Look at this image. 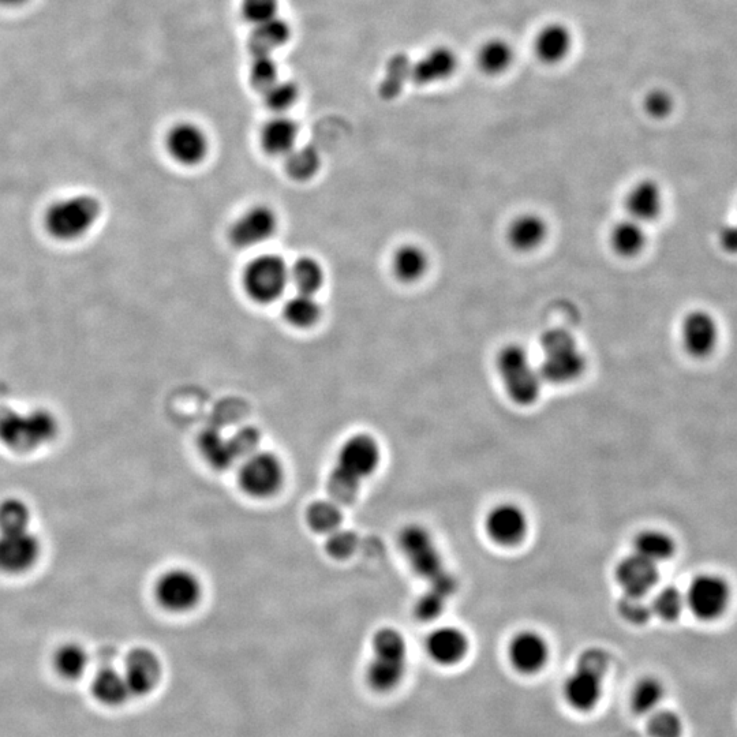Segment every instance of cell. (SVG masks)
<instances>
[{
    "mask_svg": "<svg viewBox=\"0 0 737 737\" xmlns=\"http://www.w3.org/2000/svg\"><path fill=\"white\" fill-rule=\"evenodd\" d=\"M379 443L369 435H355L344 441L329 477V492L338 504H350L362 481L380 465Z\"/></svg>",
    "mask_w": 737,
    "mask_h": 737,
    "instance_id": "6da1fadb",
    "label": "cell"
},
{
    "mask_svg": "<svg viewBox=\"0 0 737 737\" xmlns=\"http://www.w3.org/2000/svg\"><path fill=\"white\" fill-rule=\"evenodd\" d=\"M103 205L88 193L73 194L52 202L44 213V230L58 242H77L99 223Z\"/></svg>",
    "mask_w": 737,
    "mask_h": 737,
    "instance_id": "7a4b0ae2",
    "label": "cell"
},
{
    "mask_svg": "<svg viewBox=\"0 0 737 737\" xmlns=\"http://www.w3.org/2000/svg\"><path fill=\"white\" fill-rule=\"evenodd\" d=\"M541 359L538 369L544 383L568 385L581 379L587 359L581 344L570 331L551 328L540 339Z\"/></svg>",
    "mask_w": 737,
    "mask_h": 737,
    "instance_id": "3957f363",
    "label": "cell"
},
{
    "mask_svg": "<svg viewBox=\"0 0 737 737\" xmlns=\"http://www.w3.org/2000/svg\"><path fill=\"white\" fill-rule=\"evenodd\" d=\"M399 545L415 574L429 583V587L451 597L458 583L445 567L443 556L432 534L424 526L409 525L399 534Z\"/></svg>",
    "mask_w": 737,
    "mask_h": 737,
    "instance_id": "277c9868",
    "label": "cell"
},
{
    "mask_svg": "<svg viewBox=\"0 0 737 737\" xmlns=\"http://www.w3.org/2000/svg\"><path fill=\"white\" fill-rule=\"evenodd\" d=\"M496 370L505 394L518 406H533L540 399L542 376L536 361L519 343H508L496 355Z\"/></svg>",
    "mask_w": 737,
    "mask_h": 737,
    "instance_id": "5b68a950",
    "label": "cell"
},
{
    "mask_svg": "<svg viewBox=\"0 0 737 737\" xmlns=\"http://www.w3.org/2000/svg\"><path fill=\"white\" fill-rule=\"evenodd\" d=\"M407 668V645L403 635L391 627L381 628L373 637V660L366 669V682L380 694L394 691L402 683Z\"/></svg>",
    "mask_w": 737,
    "mask_h": 737,
    "instance_id": "8992f818",
    "label": "cell"
},
{
    "mask_svg": "<svg viewBox=\"0 0 737 737\" xmlns=\"http://www.w3.org/2000/svg\"><path fill=\"white\" fill-rule=\"evenodd\" d=\"M58 421L47 410L9 413L0 418V441L16 452H31L58 435Z\"/></svg>",
    "mask_w": 737,
    "mask_h": 737,
    "instance_id": "52a82bcc",
    "label": "cell"
},
{
    "mask_svg": "<svg viewBox=\"0 0 737 737\" xmlns=\"http://www.w3.org/2000/svg\"><path fill=\"white\" fill-rule=\"evenodd\" d=\"M290 283V268L278 254H261L243 272V287L258 303H272L282 297Z\"/></svg>",
    "mask_w": 737,
    "mask_h": 737,
    "instance_id": "ba28073f",
    "label": "cell"
},
{
    "mask_svg": "<svg viewBox=\"0 0 737 737\" xmlns=\"http://www.w3.org/2000/svg\"><path fill=\"white\" fill-rule=\"evenodd\" d=\"M238 481L246 495L254 499H269L284 484L282 460L271 452H253L243 459Z\"/></svg>",
    "mask_w": 737,
    "mask_h": 737,
    "instance_id": "9c48e42d",
    "label": "cell"
},
{
    "mask_svg": "<svg viewBox=\"0 0 737 737\" xmlns=\"http://www.w3.org/2000/svg\"><path fill=\"white\" fill-rule=\"evenodd\" d=\"M686 606L702 621H714L724 616L731 604V587L721 576L702 574L688 587Z\"/></svg>",
    "mask_w": 737,
    "mask_h": 737,
    "instance_id": "30bf717a",
    "label": "cell"
},
{
    "mask_svg": "<svg viewBox=\"0 0 737 737\" xmlns=\"http://www.w3.org/2000/svg\"><path fill=\"white\" fill-rule=\"evenodd\" d=\"M155 597L159 605L168 612H189L200 604L202 585L192 571L174 568L157 579Z\"/></svg>",
    "mask_w": 737,
    "mask_h": 737,
    "instance_id": "8fae6325",
    "label": "cell"
},
{
    "mask_svg": "<svg viewBox=\"0 0 737 737\" xmlns=\"http://www.w3.org/2000/svg\"><path fill=\"white\" fill-rule=\"evenodd\" d=\"M39 538L29 530L0 533V572L20 575L32 570L39 560Z\"/></svg>",
    "mask_w": 737,
    "mask_h": 737,
    "instance_id": "7c38bea8",
    "label": "cell"
},
{
    "mask_svg": "<svg viewBox=\"0 0 737 737\" xmlns=\"http://www.w3.org/2000/svg\"><path fill=\"white\" fill-rule=\"evenodd\" d=\"M278 223V216L272 208L256 205L233 224L230 230L231 242L241 249L254 248L275 235Z\"/></svg>",
    "mask_w": 737,
    "mask_h": 737,
    "instance_id": "4fadbf2b",
    "label": "cell"
},
{
    "mask_svg": "<svg viewBox=\"0 0 737 737\" xmlns=\"http://www.w3.org/2000/svg\"><path fill=\"white\" fill-rule=\"evenodd\" d=\"M485 530L490 540L501 546H516L525 540L529 530L526 512L519 505L501 503L485 518Z\"/></svg>",
    "mask_w": 737,
    "mask_h": 737,
    "instance_id": "5bb4252c",
    "label": "cell"
},
{
    "mask_svg": "<svg viewBox=\"0 0 737 737\" xmlns=\"http://www.w3.org/2000/svg\"><path fill=\"white\" fill-rule=\"evenodd\" d=\"M680 336L684 350L691 357L706 358L716 350L720 329L713 314L706 310H692L682 321Z\"/></svg>",
    "mask_w": 737,
    "mask_h": 737,
    "instance_id": "9a60e30c",
    "label": "cell"
},
{
    "mask_svg": "<svg viewBox=\"0 0 737 737\" xmlns=\"http://www.w3.org/2000/svg\"><path fill=\"white\" fill-rule=\"evenodd\" d=\"M166 145L172 159L186 167L204 162L209 151L207 134L192 122L172 126L167 134Z\"/></svg>",
    "mask_w": 737,
    "mask_h": 737,
    "instance_id": "2e32d148",
    "label": "cell"
},
{
    "mask_svg": "<svg viewBox=\"0 0 737 737\" xmlns=\"http://www.w3.org/2000/svg\"><path fill=\"white\" fill-rule=\"evenodd\" d=\"M122 673L132 697H145L155 690L162 679V664L152 650L137 647L127 654L125 671Z\"/></svg>",
    "mask_w": 737,
    "mask_h": 737,
    "instance_id": "e0dca14e",
    "label": "cell"
},
{
    "mask_svg": "<svg viewBox=\"0 0 737 737\" xmlns=\"http://www.w3.org/2000/svg\"><path fill=\"white\" fill-rule=\"evenodd\" d=\"M512 668L523 675H534L544 669L549 660L548 642L536 631L518 632L508 646Z\"/></svg>",
    "mask_w": 737,
    "mask_h": 737,
    "instance_id": "ac0fdd59",
    "label": "cell"
},
{
    "mask_svg": "<svg viewBox=\"0 0 737 737\" xmlns=\"http://www.w3.org/2000/svg\"><path fill=\"white\" fill-rule=\"evenodd\" d=\"M660 579L657 564L643 559L637 553L624 557L616 567V581L624 594L646 597Z\"/></svg>",
    "mask_w": 737,
    "mask_h": 737,
    "instance_id": "d6986e66",
    "label": "cell"
},
{
    "mask_svg": "<svg viewBox=\"0 0 737 737\" xmlns=\"http://www.w3.org/2000/svg\"><path fill=\"white\" fill-rule=\"evenodd\" d=\"M624 205L628 218L642 224L652 223L660 218L664 209V193L653 179H642L628 190Z\"/></svg>",
    "mask_w": 737,
    "mask_h": 737,
    "instance_id": "ffe728a7",
    "label": "cell"
},
{
    "mask_svg": "<svg viewBox=\"0 0 737 737\" xmlns=\"http://www.w3.org/2000/svg\"><path fill=\"white\" fill-rule=\"evenodd\" d=\"M548 223L538 213H520L507 227V242L518 253H533L548 239Z\"/></svg>",
    "mask_w": 737,
    "mask_h": 737,
    "instance_id": "44dd1931",
    "label": "cell"
},
{
    "mask_svg": "<svg viewBox=\"0 0 737 737\" xmlns=\"http://www.w3.org/2000/svg\"><path fill=\"white\" fill-rule=\"evenodd\" d=\"M426 652L436 664L452 667L465 660L469 653V639L459 628H436L426 639Z\"/></svg>",
    "mask_w": 737,
    "mask_h": 737,
    "instance_id": "7402d4cb",
    "label": "cell"
},
{
    "mask_svg": "<svg viewBox=\"0 0 737 737\" xmlns=\"http://www.w3.org/2000/svg\"><path fill=\"white\" fill-rule=\"evenodd\" d=\"M601 673L578 665L576 671L567 677L564 684V697L568 705L578 712H590L600 702L602 695Z\"/></svg>",
    "mask_w": 737,
    "mask_h": 737,
    "instance_id": "603a6c76",
    "label": "cell"
},
{
    "mask_svg": "<svg viewBox=\"0 0 737 737\" xmlns=\"http://www.w3.org/2000/svg\"><path fill=\"white\" fill-rule=\"evenodd\" d=\"M459 59L448 47L430 50L414 67V78L419 84H436L454 76Z\"/></svg>",
    "mask_w": 737,
    "mask_h": 737,
    "instance_id": "cb8c5ba5",
    "label": "cell"
},
{
    "mask_svg": "<svg viewBox=\"0 0 737 737\" xmlns=\"http://www.w3.org/2000/svg\"><path fill=\"white\" fill-rule=\"evenodd\" d=\"M574 46V39H572V33L566 25L563 24H549L544 26L534 41V48H536V54L542 62L549 63H560L570 55Z\"/></svg>",
    "mask_w": 737,
    "mask_h": 737,
    "instance_id": "d4e9b609",
    "label": "cell"
},
{
    "mask_svg": "<svg viewBox=\"0 0 737 737\" xmlns=\"http://www.w3.org/2000/svg\"><path fill=\"white\" fill-rule=\"evenodd\" d=\"M298 136L297 123L291 118L278 115L265 123L261 130V145L268 155L286 157L297 148Z\"/></svg>",
    "mask_w": 737,
    "mask_h": 737,
    "instance_id": "484cf974",
    "label": "cell"
},
{
    "mask_svg": "<svg viewBox=\"0 0 737 737\" xmlns=\"http://www.w3.org/2000/svg\"><path fill=\"white\" fill-rule=\"evenodd\" d=\"M430 268L428 252L417 243H406L396 249L392 257V271L403 283H417Z\"/></svg>",
    "mask_w": 737,
    "mask_h": 737,
    "instance_id": "4316f807",
    "label": "cell"
},
{
    "mask_svg": "<svg viewBox=\"0 0 737 737\" xmlns=\"http://www.w3.org/2000/svg\"><path fill=\"white\" fill-rule=\"evenodd\" d=\"M609 245L621 258H635L646 249L645 224L627 218L616 223L609 234Z\"/></svg>",
    "mask_w": 737,
    "mask_h": 737,
    "instance_id": "83f0119b",
    "label": "cell"
},
{
    "mask_svg": "<svg viewBox=\"0 0 737 737\" xmlns=\"http://www.w3.org/2000/svg\"><path fill=\"white\" fill-rule=\"evenodd\" d=\"M93 697L104 706L118 707L132 697L122 672L103 667L96 673L91 686Z\"/></svg>",
    "mask_w": 737,
    "mask_h": 737,
    "instance_id": "f1b7e54d",
    "label": "cell"
},
{
    "mask_svg": "<svg viewBox=\"0 0 737 737\" xmlns=\"http://www.w3.org/2000/svg\"><path fill=\"white\" fill-rule=\"evenodd\" d=\"M634 549V553L658 566L675 556L676 544L664 531L650 529L641 531L634 538Z\"/></svg>",
    "mask_w": 737,
    "mask_h": 737,
    "instance_id": "f546056e",
    "label": "cell"
},
{
    "mask_svg": "<svg viewBox=\"0 0 737 737\" xmlns=\"http://www.w3.org/2000/svg\"><path fill=\"white\" fill-rule=\"evenodd\" d=\"M290 37V28L280 18H272L263 24L254 25L250 48L253 55H271L276 48L284 46Z\"/></svg>",
    "mask_w": 737,
    "mask_h": 737,
    "instance_id": "4dcf8cb0",
    "label": "cell"
},
{
    "mask_svg": "<svg viewBox=\"0 0 737 737\" xmlns=\"http://www.w3.org/2000/svg\"><path fill=\"white\" fill-rule=\"evenodd\" d=\"M52 664L62 679L78 680L88 669L89 656L84 647L78 643H65L56 650Z\"/></svg>",
    "mask_w": 737,
    "mask_h": 737,
    "instance_id": "1f68e13d",
    "label": "cell"
},
{
    "mask_svg": "<svg viewBox=\"0 0 737 737\" xmlns=\"http://www.w3.org/2000/svg\"><path fill=\"white\" fill-rule=\"evenodd\" d=\"M514 50L507 41L492 39L482 44L477 54L478 66L489 76H499L514 63Z\"/></svg>",
    "mask_w": 737,
    "mask_h": 737,
    "instance_id": "d6a6232c",
    "label": "cell"
},
{
    "mask_svg": "<svg viewBox=\"0 0 737 737\" xmlns=\"http://www.w3.org/2000/svg\"><path fill=\"white\" fill-rule=\"evenodd\" d=\"M321 306L312 294L298 293L284 305L283 314L291 325L297 328H310L321 319Z\"/></svg>",
    "mask_w": 737,
    "mask_h": 737,
    "instance_id": "836d02e7",
    "label": "cell"
},
{
    "mask_svg": "<svg viewBox=\"0 0 737 737\" xmlns=\"http://www.w3.org/2000/svg\"><path fill=\"white\" fill-rule=\"evenodd\" d=\"M324 269L319 261L312 257H301L290 268V282L297 287L298 293L316 295L323 287Z\"/></svg>",
    "mask_w": 737,
    "mask_h": 737,
    "instance_id": "e575fe53",
    "label": "cell"
},
{
    "mask_svg": "<svg viewBox=\"0 0 737 737\" xmlns=\"http://www.w3.org/2000/svg\"><path fill=\"white\" fill-rule=\"evenodd\" d=\"M200 450L204 458L216 469H227L238 458L233 441L224 439L216 430H205L202 433Z\"/></svg>",
    "mask_w": 737,
    "mask_h": 737,
    "instance_id": "d590c367",
    "label": "cell"
},
{
    "mask_svg": "<svg viewBox=\"0 0 737 737\" xmlns=\"http://www.w3.org/2000/svg\"><path fill=\"white\" fill-rule=\"evenodd\" d=\"M321 167L320 153L312 147L295 148L286 156V171L295 181L305 182L316 177Z\"/></svg>",
    "mask_w": 737,
    "mask_h": 737,
    "instance_id": "8d00e7d4",
    "label": "cell"
},
{
    "mask_svg": "<svg viewBox=\"0 0 737 737\" xmlns=\"http://www.w3.org/2000/svg\"><path fill=\"white\" fill-rule=\"evenodd\" d=\"M342 511L336 501H316L308 508L306 520L316 533L331 534L342 525Z\"/></svg>",
    "mask_w": 737,
    "mask_h": 737,
    "instance_id": "74e56055",
    "label": "cell"
},
{
    "mask_svg": "<svg viewBox=\"0 0 737 737\" xmlns=\"http://www.w3.org/2000/svg\"><path fill=\"white\" fill-rule=\"evenodd\" d=\"M665 695V688L656 677H643L632 691V710L638 714L656 712Z\"/></svg>",
    "mask_w": 737,
    "mask_h": 737,
    "instance_id": "f35d334b",
    "label": "cell"
},
{
    "mask_svg": "<svg viewBox=\"0 0 737 737\" xmlns=\"http://www.w3.org/2000/svg\"><path fill=\"white\" fill-rule=\"evenodd\" d=\"M31 510L25 501L10 497L0 501V533L29 530Z\"/></svg>",
    "mask_w": 737,
    "mask_h": 737,
    "instance_id": "ab89813d",
    "label": "cell"
},
{
    "mask_svg": "<svg viewBox=\"0 0 737 737\" xmlns=\"http://www.w3.org/2000/svg\"><path fill=\"white\" fill-rule=\"evenodd\" d=\"M650 605L653 615L664 621H675L686 608V596L677 587L668 586L658 591Z\"/></svg>",
    "mask_w": 737,
    "mask_h": 737,
    "instance_id": "60d3db41",
    "label": "cell"
},
{
    "mask_svg": "<svg viewBox=\"0 0 737 737\" xmlns=\"http://www.w3.org/2000/svg\"><path fill=\"white\" fill-rule=\"evenodd\" d=\"M650 737H682L684 724L679 714L672 710H660L654 712L647 725Z\"/></svg>",
    "mask_w": 737,
    "mask_h": 737,
    "instance_id": "b9f144b4",
    "label": "cell"
},
{
    "mask_svg": "<svg viewBox=\"0 0 737 737\" xmlns=\"http://www.w3.org/2000/svg\"><path fill=\"white\" fill-rule=\"evenodd\" d=\"M617 611L627 623L634 624V626H643L653 616L652 605L646 602L645 597L630 596V594H624L620 598Z\"/></svg>",
    "mask_w": 737,
    "mask_h": 737,
    "instance_id": "7bdbcfd3",
    "label": "cell"
},
{
    "mask_svg": "<svg viewBox=\"0 0 737 737\" xmlns=\"http://www.w3.org/2000/svg\"><path fill=\"white\" fill-rule=\"evenodd\" d=\"M264 93L267 106L272 111L278 112L279 115L293 107L298 99L297 86L291 84V82L276 81Z\"/></svg>",
    "mask_w": 737,
    "mask_h": 737,
    "instance_id": "ee69618b",
    "label": "cell"
},
{
    "mask_svg": "<svg viewBox=\"0 0 737 737\" xmlns=\"http://www.w3.org/2000/svg\"><path fill=\"white\" fill-rule=\"evenodd\" d=\"M250 81L254 88L263 92L278 81V67L273 62L271 55H254V61L250 67Z\"/></svg>",
    "mask_w": 737,
    "mask_h": 737,
    "instance_id": "f6af8a7d",
    "label": "cell"
},
{
    "mask_svg": "<svg viewBox=\"0 0 737 737\" xmlns=\"http://www.w3.org/2000/svg\"><path fill=\"white\" fill-rule=\"evenodd\" d=\"M450 597L445 596L441 591L432 589L426 590L415 604V616L422 621L435 620L444 612L445 604Z\"/></svg>",
    "mask_w": 737,
    "mask_h": 737,
    "instance_id": "bcb514c9",
    "label": "cell"
},
{
    "mask_svg": "<svg viewBox=\"0 0 737 737\" xmlns=\"http://www.w3.org/2000/svg\"><path fill=\"white\" fill-rule=\"evenodd\" d=\"M279 0H242V13L253 25L278 17Z\"/></svg>",
    "mask_w": 737,
    "mask_h": 737,
    "instance_id": "7dc6e473",
    "label": "cell"
},
{
    "mask_svg": "<svg viewBox=\"0 0 737 737\" xmlns=\"http://www.w3.org/2000/svg\"><path fill=\"white\" fill-rule=\"evenodd\" d=\"M357 548V537L351 531L336 530L328 534L327 551L335 559H347Z\"/></svg>",
    "mask_w": 737,
    "mask_h": 737,
    "instance_id": "c3c4849f",
    "label": "cell"
},
{
    "mask_svg": "<svg viewBox=\"0 0 737 737\" xmlns=\"http://www.w3.org/2000/svg\"><path fill=\"white\" fill-rule=\"evenodd\" d=\"M645 110L650 117L664 119L673 111V99L665 91H653L646 96Z\"/></svg>",
    "mask_w": 737,
    "mask_h": 737,
    "instance_id": "681fc988",
    "label": "cell"
},
{
    "mask_svg": "<svg viewBox=\"0 0 737 737\" xmlns=\"http://www.w3.org/2000/svg\"><path fill=\"white\" fill-rule=\"evenodd\" d=\"M720 241L721 248L727 253L737 254V223L727 224L720 230Z\"/></svg>",
    "mask_w": 737,
    "mask_h": 737,
    "instance_id": "f907efd6",
    "label": "cell"
},
{
    "mask_svg": "<svg viewBox=\"0 0 737 737\" xmlns=\"http://www.w3.org/2000/svg\"><path fill=\"white\" fill-rule=\"evenodd\" d=\"M28 0H0V5L6 7H18L24 5Z\"/></svg>",
    "mask_w": 737,
    "mask_h": 737,
    "instance_id": "816d5d0a",
    "label": "cell"
}]
</instances>
